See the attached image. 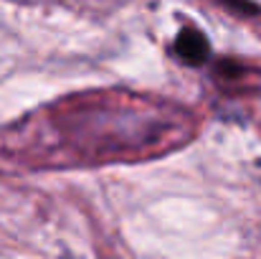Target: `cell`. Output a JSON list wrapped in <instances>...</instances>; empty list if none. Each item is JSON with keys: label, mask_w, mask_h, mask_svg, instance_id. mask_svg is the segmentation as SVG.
<instances>
[{"label": "cell", "mask_w": 261, "mask_h": 259, "mask_svg": "<svg viewBox=\"0 0 261 259\" xmlns=\"http://www.w3.org/2000/svg\"><path fill=\"white\" fill-rule=\"evenodd\" d=\"M173 49L185 64H193V66L203 64V61L208 59V54H211V46H208V38L203 36V31L190 28V26L177 33Z\"/></svg>", "instance_id": "cell-1"}, {"label": "cell", "mask_w": 261, "mask_h": 259, "mask_svg": "<svg viewBox=\"0 0 261 259\" xmlns=\"http://www.w3.org/2000/svg\"><path fill=\"white\" fill-rule=\"evenodd\" d=\"M223 3H228L231 8H236V10H241V13H246V15H254V13H259V8H256V5H251V3H244V0H223Z\"/></svg>", "instance_id": "cell-2"}]
</instances>
